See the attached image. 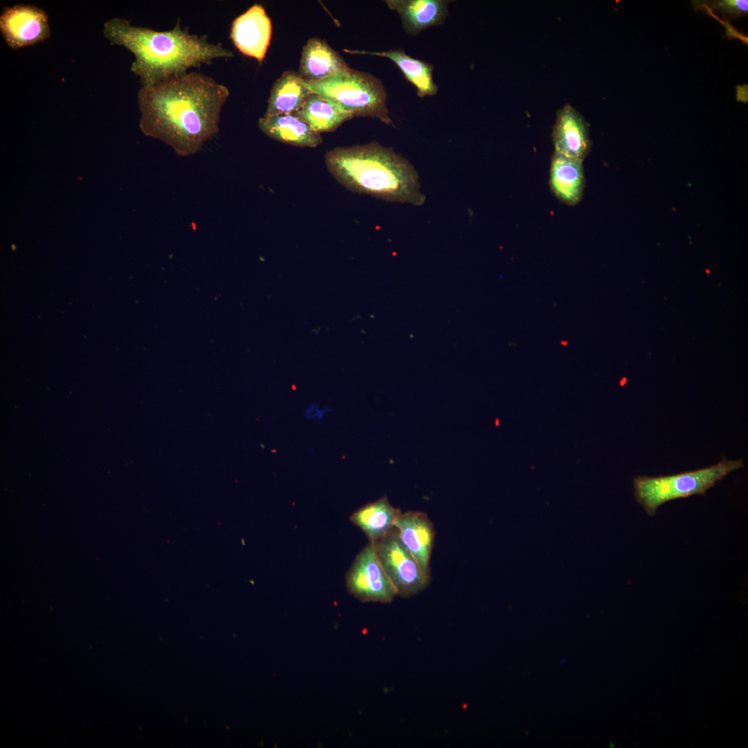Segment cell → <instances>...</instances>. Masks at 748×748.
I'll use <instances>...</instances> for the list:
<instances>
[{"instance_id": "cell-1", "label": "cell", "mask_w": 748, "mask_h": 748, "mask_svg": "<svg viewBox=\"0 0 748 748\" xmlns=\"http://www.w3.org/2000/svg\"><path fill=\"white\" fill-rule=\"evenodd\" d=\"M229 89L211 77L188 72L156 85L141 87L137 102L143 133L159 139L179 156L197 153L220 131Z\"/></svg>"}, {"instance_id": "cell-2", "label": "cell", "mask_w": 748, "mask_h": 748, "mask_svg": "<svg viewBox=\"0 0 748 748\" xmlns=\"http://www.w3.org/2000/svg\"><path fill=\"white\" fill-rule=\"evenodd\" d=\"M103 35L112 45L123 46L134 55L130 70L143 87L184 75L190 68L210 64L215 59L234 55L222 43H210L206 35L190 34L181 28L180 19L171 30L159 31L114 17L104 24Z\"/></svg>"}, {"instance_id": "cell-3", "label": "cell", "mask_w": 748, "mask_h": 748, "mask_svg": "<svg viewBox=\"0 0 748 748\" xmlns=\"http://www.w3.org/2000/svg\"><path fill=\"white\" fill-rule=\"evenodd\" d=\"M325 161L335 179L352 192L414 206L425 202L415 168L392 148L377 142L338 147L326 152Z\"/></svg>"}, {"instance_id": "cell-4", "label": "cell", "mask_w": 748, "mask_h": 748, "mask_svg": "<svg viewBox=\"0 0 748 748\" xmlns=\"http://www.w3.org/2000/svg\"><path fill=\"white\" fill-rule=\"evenodd\" d=\"M744 466L742 459L727 460L697 470L677 474L634 479V497L649 516H654L664 504L693 495H704L708 490L730 473Z\"/></svg>"}, {"instance_id": "cell-5", "label": "cell", "mask_w": 748, "mask_h": 748, "mask_svg": "<svg viewBox=\"0 0 748 748\" xmlns=\"http://www.w3.org/2000/svg\"><path fill=\"white\" fill-rule=\"evenodd\" d=\"M304 83L312 93L333 101L353 117L376 118L393 125L383 84L370 73L350 68L339 75L317 82L304 80Z\"/></svg>"}, {"instance_id": "cell-6", "label": "cell", "mask_w": 748, "mask_h": 748, "mask_svg": "<svg viewBox=\"0 0 748 748\" xmlns=\"http://www.w3.org/2000/svg\"><path fill=\"white\" fill-rule=\"evenodd\" d=\"M373 543L376 555L398 595L409 597L426 587L429 576L424 573L403 544L395 526Z\"/></svg>"}, {"instance_id": "cell-7", "label": "cell", "mask_w": 748, "mask_h": 748, "mask_svg": "<svg viewBox=\"0 0 748 748\" xmlns=\"http://www.w3.org/2000/svg\"><path fill=\"white\" fill-rule=\"evenodd\" d=\"M346 587L362 602H391L397 591L370 542L359 552L347 573Z\"/></svg>"}, {"instance_id": "cell-8", "label": "cell", "mask_w": 748, "mask_h": 748, "mask_svg": "<svg viewBox=\"0 0 748 748\" xmlns=\"http://www.w3.org/2000/svg\"><path fill=\"white\" fill-rule=\"evenodd\" d=\"M0 32L12 49L33 46L51 37L48 16L34 5L4 7L0 15Z\"/></svg>"}, {"instance_id": "cell-9", "label": "cell", "mask_w": 748, "mask_h": 748, "mask_svg": "<svg viewBox=\"0 0 748 748\" xmlns=\"http://www.w3.org/2000/svg\"><path fill=\"white\" fill-rule=\"evenodd\" d=\"M272 33L271 21L260 4H254L232 23L230 38L243 55L264 60Z\"/></svg>"}, {"instance_id": "cell-10", "label": "cell", "mask_w": 748, "mask_h": 748, "mask_svg": "<svg viewBox=\"0 0 748 748\" xmlns=\"http://www.w3.org/2000/svg\"><path fill=\"white\" fill-rule=\"evenodd\" d=\"M555 153L582 161L591 145L588 124L573 107L565 105L557 112L553 130Z\"/></svg>"}, {"instance_id": "cell-11", "label": "cell", "mask_w": 748, "mask_h": 748, "mask_svg": "<svg viewBox=\"0 0 748 748\" xmlns=\"http://www.w3.org/2000/svg\"><path fill=\"white\" fill-rule=\"evenodd\" d=\"M395 526L400 537L425 574L429 576V561L434 546L435 531L427 515L420 511H408L400 515Z\"/></svg>"}, {"instance_id": "cell-12", "label": "cell", "mask_w": 748, "mask_h": 748, "mask_svg": "<svg viewBox=\"0 0 748 748\" xmlns=\"http://www.w3.org/2000/svg\"><path fill=\"white\" fill-rule=\"evenodd\" d=\"M349 69L339 53L320 38L309 39L303 47L299 73L305 81H320Z\"/></svg>"}, {"instance_id": "cell-13", "label": "cell", "mask_w": 748, "mask_h": 748, "mask_svg": "<svg viewBox=\"0 0 748 748\" xmlns=\"http://www.w3.org/2000/svg\"><path fill=\"white\" fill-rule=\"evenodd\" d=\"M386 5L400 17L404 31L418 35L422 30L443 24L448 15L446 0H387Z\"/></svg>"}, {"instance_id": "cell-14", "label": "cell", "mask_w": 748, "mask_h": 748, "mask_svg": "<svg viewBox=\"0 0 748 748\" xmlns=\"http://www.w3.org/2000/svg\"><path fill=\"white\" fill-rule=\"evenodd\" d=\"M258 127L269 137L294 146L316 148L323 142L321 134L296 114L263 115Z\"/></svg>"}, {"instance_id": "cell-15", "label": "cell", "mask_w": 748, "mask_h": 748, "mask_svg": "<svg viewBox=\"0 0 748 748\" xmlns=\"http://www.w3.org/2000/svg\"><path fill=\"white\" fill-rule=\"evenodd\" d=\"M351 54L370 55L388 58L393 61L402 72L405 79L416 89L418 97L434 96L438 91V86L434 81V66L422 60L409 56L403 49L386 51H368L344 49Z\"/></svg>"}, {"instance_id": "cell-16", "label": "cell", "mask_w": 748, "mask_h": 748, "mask_svg": "<svg viewBox=\"0 0 748 748\" xmlns=\"http://www.w3.org/2000/svg\"><path fill=\"white\" fill-rule=\"evenodd\" d=\"M311 93L299 73L285 71L272 85L264 115L297 114Z\"/></svg>"}, {"instance_id": "cell-17", "label": "cell", "mask_w": 748, "mask_h": 748, "mask_svg": "<svg viewBox=\"0 0 748 748\" xmlns=\"http://www.w3.org/2000/svg\"><path fill=\"white\" fill-rule=\"evenodd\" d=\"M582 161L554 153L551 163L550 186L562 202L573 205L582 197L585 186Z\"/></svg>"}, {"instance_id": "cell-18", "label": "cell", "mask_w": 748, "mask_h": 748, "mask_svg": "<svg viewBox=\"0 0 748 748\" xmlns=\"http://www.w3.org/2000/svg\"><path fill=\"white\" fill-rule=\"evenodd\" d=\"M401 514L400 510L393 507L384 496L354 512L350 521L364 533L370 542H375L395 526Z\"/></svg>"}, {"instance_id": "cell-19", "label": "cell", "mask_w": 748, "mask_h": 748, "mask_svg": "<svg viewBox=\"0 0 748 748\" xmlns=\"http://www.w3.org/2000/svg\"><path fill=\"white\" fill-rule=\"evenodd\" d=\"M318 134L335 131L353 116L328 98L316 93L309 96L297 114Z\"/></svg>"}, {"instance_id": "cell-20", "label": "cell", "mask_w": 748, "mask_h": 748, "mask_svg": "<svg viewBox=\"0 0 748 748\" xmlns=\"http://www.w3.org/2000/svg\"><path fill=\"white\" fill-rule=\"evenodd\" d=\"M711 10L721 13L729 19L745 15L748 12L747 0H722L704 1Z\"/></svg>"}]
</instances>
